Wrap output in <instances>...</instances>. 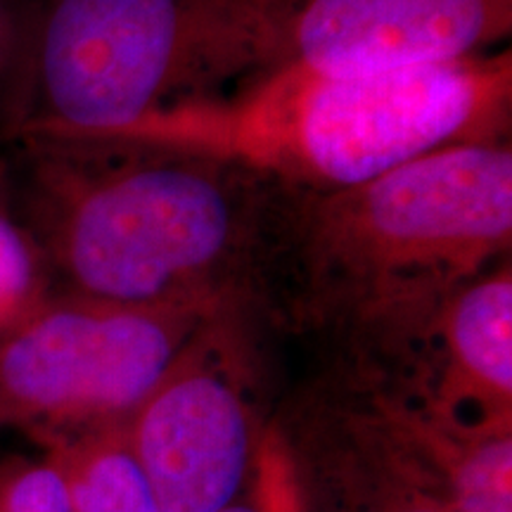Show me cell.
<instances>
[{
  "instance_id": "6da1fadb",
  "label": "cell",
  "mask_w": 512,
  "mask_h": 512,
  "mask_svg": "<svg viewBox=\"0 0 512 512\" xmlns=\"http://www.w3.org/2000/svg\"><path fill=\"white\" fill-rule=\"evenodd\" d=\"M512 55L344 76L285 62L240 91L147 114L110 147L200 155L302 192L354 188L448 147L503 143Z\"/></svg>"
},
{
  "instance_id": "7a4b0ae2",
  "label": "cell",
  "mask_w": 512,
  "mask_h": 512,
  "mask_svg": "<svg viewBox=\"0 0 512 512\" xmlns=\"http://www.w3.org/2000/svg\"><path fill=\"white\" fill-rule=\"evenodd\" d=\"M36 147V247L72 294L117 304H228L261 283L290 188L185 152Z\"/></svg>"
},
{
  "instance_id": "3957f363",
  "label": "cell",
  "mask_w": 512,
  "mask_h": 512,
  "mask_svg": "<svg viewBox=\"0 0 512 512\" xmlns=\"http://www.w3.org/2000/svg\"><path fill=\"white\" fill-rule=\"evenodd\" d=\"M510 245V143L460 145L354 188L287 190L261 283L320 316L420 335Z\"/></svg>"
},
{
  "instance_id": "277c9868",
  "label": "cell",
  "mask_w": 512,
  "mask_h": 512,
  "mask_svg": "<svg viewBox=\"0 0 512 512\" xmlns=\"http://www.w3.org/2000/svg\"><path fill=\"white\" fill-rule=\"evenodd\" d=\"M299 0H53L19 131L95 145L133 121L226 93L287 62Z\"/></svg>"
},
{
  "instance_id": "5b68a950",
  "label": "cell",
  "mask_w": 512,
  "mask_h": 512,
  "mask_svg": "<svg viewBox=\"0 0 512 512\" xmlns=\"http://www.w3.org/2000/svg\"><path fill=\"white\" fill-rule=\"evenodd\" d=\"M223 309L41 299L0 335V427L48 448L124 425Z\"/></svg>"
},
{
  "instance_id": "8992f818",
  "label": "cell",
  "mask_w": 512,
  "mask_h": 512,
  "mask_svg": "<svg viewBox=\"0 0 512 512\" xmlns=\"http://www.w3.org/2000/svg\"><path fill=\"white\" fill-rule=\"evenodd\" d=\"M216 325L219 318L124 425L159 512L226 510L252 465V408L219 356Z\"/></svg>"
},
{
  "instance_id": "52a82bcc",
  "label": "cell",
  "mask_w": 512,
  "mask_h": 512,
  "mask_svg": "<svg viewBox=\"0 0 512 512\" xmlns=\"http://www.w3.org/2000/svg\"><path fill=\"white\" fill-rule=\"evenodd\" d=\"M512 0H299L287 62L377 76L486 55L510 34Z\"/></svg>"
},
{
  "instance_id": "ba28073f",
  "label": "cell",
  "mask_w": 512,
  "mask_h": 512,
  "mask_svg": "<svg viewBox=\"0 0 512 512\" xmlns=\"http://www.w3.org/2000/svg\"><path fill=\"white\" fill-rule=\"evenodd\" d=\"M420 335L434 349L420 406L467 437L512 430L510 261L453 292Z\"/></svg>"
},
{
  "instance_id": "9c48e42d",
  "label": "cell",
  "mask_w": 512,
  "mask_h": 512,
  "mask_svg": "<svg viewBox=\"0 0 512 512\" xmlns=\"http://www.w3.org/2000/svg\"><path fill=\"white\" fill-rule=\"evenodd\" d=\"M124 425L48 446L67 484L72 512H159Z\"/></svg>"
},
{
  "instance_id": "30bf717a",
  "label": "cell",
  "mask_w": 512,
  "mask_h": 512,
  "mask_svg": "<svg viewBox=\"0 0 512 512\" xmlns=\"http://www.w3.org/2000/svg\"><path fill=\"white\" fill-rule=\"evenodd\" d=\"M0 512H72L67 484L48 453L0 463Z\"/></svg>"
},
{
  "instance_id": "8fae6325",
  "label": "cell",
  "mask_w": 512,
  "mask_h": 512,
  "mask_svg": "<svg viewBox=\"0 0 512 512\" xmlns=\"http://www.w3.org/2000/svg\"><path fill=\"white\" fill-rule=\"evenodd\" d=\"M38 278L36 242L0 214V299L15 311L27 313L46 299Z\"/></svg>"
},
{
  "instance_id": "7c38bea8",
  "label": "cell",
  "mask_w": 512,
  "mask_h": 512,
  "mask_svg": "<svg viewBox=\"0 0 512 512\" xmlns=\"http://www.w3.org/2000/svg\"><path fill=\"white\" fill-rule=\"evenodd\" d=\"M380 512H453L432 491H422L420 486H406L380 505Z\"/></svg>"
},
{
  "instance_id": "4fadbf2b",
  "label": "cell",
  "mask_w": 512,
  "mask_h": 512,
  "mask_svg": "<svg viewBox=\"0 0 512 512\" xmlns=\"http://www.w3.org/2000/svg\"><path fill=\"white\" fill-rule=\"evenodd\" d=\"M221 512H266L264 508H259V505L256 503H230L226 510H221Z\"/></svg>"
}]
</instances>
